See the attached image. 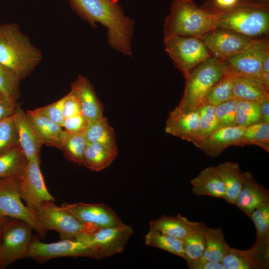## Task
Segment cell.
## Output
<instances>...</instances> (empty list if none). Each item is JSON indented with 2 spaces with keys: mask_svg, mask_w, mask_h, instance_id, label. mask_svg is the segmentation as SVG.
<instances>
[{
  "mask_svg": "<svg viewBox=\"0 0 269 269\" xmlns=\"http://www.w3.org/2000/svg\"><path fill=\"white\" fill-rule=\"evenodd\" d=\"M70 6L93 28L99 23L107 29L108 41L115 50L132 57L134 21L125 15L118 0H68Z\"/></svg>",
  "mask_w": 269,
  "mask_h": 269,
  "instance_id": "1",
  "label": "cell"
},
{
  "mask_svg": "<svg viewBox=\"0 0 269 269\" xmlns=\"http://www.w3.org/2000/svg\"><path fill=\"white\" fill-rule=\"evenodd\" d=\"M42 60L41 51L16 24L0 25V64L13 71L20 80L27 77Z\"/></svg>",
  "mask_w": 269,
  "mask_h": 269,
  "instance_id": "2",
  "label": "cell"
},
{
  "mask_svg": "<svg viewBox=\"0 0 269 269\" xmlns=\"http://www.w3.org/2000/svg\"><path fill=\"white\" fill-rule=\"evenodd\" d=\"M218 15L192 0H173L163 24L164 40L177 36L199 38L217 28Z\"/></svg>",
  "mask_w": 269,
  "mask_h": 269,
  "instance_id": "3",
  "label": "cell"
},
{
  "mask_svg": "<svg viewBox=\"0 0 269 269\" xmlns=\"http://www.w3.org/2000/svg\"><path fill=\"white\" fill-rule=\"evenodd\" d=\"M217 27L256 39L267 36L269 32V5L242 0L233 8L218 14Z\"/></svg>",
  "mask_w": 269,
  "mask_h": 269,
  "instance_id": "4",
  "label": "cell"
},
{
  "mask_svg": "<svg viewBox=\"0 0 269 269\" xmlns=\"http://www.w3.org/2000/svg\"><path fill=\"white\" fill-rule=\"evenodd\" d=\"M226 72L222 60L211 56L196 66L185 79L182 99L177 107L183 111L199 110L215 83Z\"/></svg>",
  "mask_w": 269,
  "mask_h": 269,
  "instance_id": "5",
  "label": "cell"
},
{
  "mask_svg": "<svg viewBox=\"0 0 269 269\" xmlns=\"http://www.w3.org/2000/svg\"><path fill=\"white\" fill-rule=\"evenodd\" d=\"M32 230L24 221L5 217L0 235V269L26 258L33 237Z\"/></svg>",
  "mask_w": 269,
  "mask_h": 269,
  "instance_id": "6",
  "label": "cell"
},
{
  "mask_svg": "<svg viewBox=\"0 0 269 269\" xmlns=\"http://www.w3.org/2000/svg\"><path fill=\"white\" fill-rule=\"evenodd\" d=\"M37 221L47 232L53 230L59 233L61 239H73L82 233H90L98 228L94 225L83 224L54 201L42 203L34 212Z\"/></svg>",
  "mask_w": 269,
  "mask_h": 269,
  "instance_id": "7",
  "label": "cell"
},
{
  "mask_svg": "<svg viewBox=\"0 0 269 269\" xmlns=\"http://www.w3.org/2000/svg\"><path fill=\"white\" fill-rule=\"evenodd\" d=\"M165 51L184 78L196 66L212 56L203 41L193 36H174L164 40Z\"/></svg>",
  "mask_w": 269,
  "mask_h": 269,
  "instance_id": "8",
  "label": "cell"
},
{
  "mask_svg": "<svg viewBox=\"0 0 269 269\" xmlns=\"http://www.w3.org/2000/svg\"><path fill=\"white\" fill-rule=\"evenodd\" d=\"M60 257H86L102 260L97 252L89 245L76 239H62L45 243L33 235L26 258L44 264L49 260Z\"/></svg>",
  "mask_w": 269,
  "mask_h": 269,
  "instance_id": "9",
  "label": "cell"
},
{
  "mask_svg": "<svg viewBox=\"0 0 269 269\" xmlns=\"http://www.w3.org/2000/svg\"><path fill=\"white\" fill-rule=\"evenodd\" d=\"M133 232L132 226L122 222L90 233H82L75 239L92 247L103 259L122 253Z\"/></svg>",
  "mask_w": 269,
  "mask_h": 269,
  "instance_id": "10",
  "label": "cell"
},
{
  "mask_svg": "<svg viewBox=\"0 0 269 269\" xmlns=\"http://www.w3.org/2000/svg\"><path fill=\"white\" fill-rule=\"evenodd\" d=\"M22 177L0 178V217L21 220L29 224L42 237L46 232L33 213L22 202L19 186Z\"/></svg>",
  "mask_w": 269,
  "mask_h": 269,
  "instance_id": "11",
  "label": "cell"
},
{
  "mask_svg": "<svg viewBox=\"0 0 269 269\" xmlns=\"http://www.w3.org/2000/svg\"><path fill=\"white\" fill-rule=\"evenodd\" d=\"M199 38L211 55L221 60L256 47L263 39L250 38L224 28H217Z\"/></svg>",
  "mask_w": 269,
  "mask_h": 269,
  "instance_id": "12",
  "label": "cell"
},
{
  "mask_svg": "<svg viewBox=\"0 0 269 269\" xmlns=\"http://www.w3.org/2000/svg\"><path fill=\"white\" fill-rule=\"evenodd\" d=\"M40 159L28 161L19 186V195L27 207L33 213L43 203L55 201L44 182L40 168Z\"/></svg>",
  "mask_w": 269,
  "mask_h": 269,
  "instance_id": "13",
  "label": "cell"
},
{
  "mask_svg": "<svg viewBox=\"0 0 269 269\" xmlns=\"http://www.w3.org/2000/svg\"><path fill=\"white\" fill-rule=\"evenodd\" d=\"M61 206L81 223L91 224L98 228L112 227L122 223L116 212L103 203H64Z\"/></svg>",
  "mask_w": 269,
  "mask_h": 269,
  "instance_id": "14",
  "label": "cell"
},
{
  "mask_svg": "<svg viewBox=\"0 0 269 269\" xmlns=\"http://www.w3.org/2000/svg\"><path fill=\"white\" fill-rule=\"evenodd\" d=\"M244 128L237 125L220 127L195 145L206 155L217 156L231 145L243 146Z\"/></svg>",
  "mask_w": 269,
  "mask_h": 269,
  "instance_id": "15",
  "label": "cell"
},
{
  "mask_svg": "<svg viewBox=\"0 0 269 269\" xmlns=\"http://www.w3.org/2000/svg\"><path fill=\"white\" fill-rule=\"evenodd\" d=\"M17 128L19 144L28 160L39 158L43 143L26 112L17 104L13 113Z\"/></svg>",
  "mask_w": 269,
  "mask_h": 269,
  "instance_id": "16",
  "label": "cell"
},
{
  "mask_svg": "<svg viewBox=\"0 0 269 269\" xmlns=\"http://www.w3.org/2000/svg\"><path fill=\"white\" fill-rule=\"evenodd\" d=\"M267 41L263 40L253 48L222 60L226 72L234 75L253 77L262 81L260 52Z\"/></svg>",
  "mask_w": 269,
  "mask_h": 269,
  "instance_id": "17",
  "label": "cell"
},
{
  "mask_svg": "<svg viewBox=\"0 0 269 269\" xmlns=\"http://www.w3.org/2000/svg\"><path fill=\"white\" fill-rule=\"evenodd\" d=\"M199 119L198 110L183 111L176 107L169 114L165 131L193 143L198 131Z\"/></svg>",
  "mask_w": 269,
  "mask_h": 269,
  "instance_id": "18",
  "label": "cell"
},
{
  "mask_svg": "<svg viewBox=\"0 0 269 269\" xmlns=\"http://www.w3.org/2000/svg\"><path fill=\"white\" fill-rule=\"evenodd\" d=\"M269 202V191L258 183L252 173L244 172V183L234 205L250 217L260 205Z\"/></svg>",
  "mask_w": 269,
  "mask_h": 269,
  "instance_id": "19",
  "label": "cell"
},
{
  "mask_svg": "<svg viewBox=\"0 0 269 269\" xmlns=\"http://www.w3.org/2000/svg\"><path fill=\"white\" fill-rule=\"evenodd\" d=\"M71 87L78 98L82 115L90 122L103 117V105L87 78L79 75Z\"/></svg>",
  "mask_w": 269,
  "mask_h": 269,
  "instance_id": "20",
  "label": "cell"
},
{
  "mask_svg": "<svg viewBox=\"0 0 269 269\" xmlns=\"http://www.w3.org/2000/svg\"><path fill=\"white\" fill-rule=\"evenodd\" d=\"M190 184L192 186V193L197 196H208L224 199L225 187L213 166L203 169L191 180Z\"/></svg>",
  "mask_w": 269,
  "mask_h": 269,
  "instance_id": "21",
  "label": "cell"
},
{
  "mask_svg": "<svg viewBox=\"0 0 269 269\" xmlns=\"http://www.w3.org/2000/svg\"><path fill=\"white\" fill-rule=\"evenodd\" d=\"M269 99V90L261 80L251 77L234 75L233 99L261 103Z\"/></svg>",
  "mask_w": 269,
  "mask_h": 269,
  "instance_id": "22",
  "label": "cell"
},
{
  "mask_svg": "<svg viewBox=\"0 0 269 269\" xmlns=\"http://www.w3.org/2000/svg\"><path fill=\"white\" fill-rule=\"evenodd\" d=\"M198 222L189 220L178 213L175 216L161 215L149 222V227L167 235L183 241Z\"/></svg>",
  "mask_w": 269,
  "mask_h": 269,
  "instance_id": "23",
  "label": "cell"
},
{
  "mask_svg": "<svg viewBox=\"0 0 269 269\" xmlns=\"http://www.w3.org/2000/svg\"><path fill=\"white\" fill-rule=\"evenodd\" d=\"M221 263L225 269L269 268V262L261 257L252 247L247 250H241L230 247Z\"/></svg>",
  "mask_w": 269,
  "mask_h": 269,
  "instance_id": "24",
  "label": "cell"
},
{
  "mask_svg": "<svg viewBox=\"0 0 269 269\" xmlns=\"http://www.w3.org/2000/svg\"><path fill=\"white\" fill-rule=\"evenodd\" d=\"M33 123L43 144L60 148L66 131L61 126L35 110L26 112Z\"/></svg>",
  "mask_w": 269,
  "mask_h": 269,
  "instance_id": "25",
  "label": "cell"
},
{
  "mask_svg": "<svg viewBox=\"0 0 269 269\" xmlns=\"http://www.w3.org/2000/svg\"><path fill=\"white\" fill-rule=\"evenodd\" d=\"M215 170L221 177L225 187L224 199L235 204L244 183V172L237 163L226 161L216 166Z\"/></svg>",
  "mask_w": 269,
  "mask_h": 269,
  "instance_id": "26",
  "label": "cell"
},
{
  "mask_svg": "<svg viewBox=\"0 0 269 269\" xmlns=\"http://www.w3.org/2000/svg\"><path fill=\"white\" fill-rule=\"evenodd\" d=\"M118 153L104 145L87 142L83 159V166L93 171H100L110 166Z\"/></svg>",
  "mask_w": 269,
  "mask_h": 269,
  "instance_id": "27",
  "label": "cell"
},
{
  "mask_svg": "<svg viewBox=\"0 0 269 269\" xmlns=\"http://www.w3.org/2000/svg\"><path fill=\"white\" fill-rule=\"evenodd\" d=\"M28 162L20 145L0 154V178L23 177Z\"/></svg>",
  "mask_w": 269,
  "mask_h": 269,
  "instance_id": "28",
  "label": "cell"
},
{
  "mask_svg": "<svg viewBox=\"0 0 269 269\" xmlns=\"http://www.w3.org/2000/svg\"><path fill=\"white\" fill-rule=\"evenodd\" d=\"M84 133L88 142L101 144L118 153L114 130L106 118L90 122Z\"/></svg>",
  "mask_w": 269,
  "mask_h": 269,
  "instance_id": "29",
  "label": "cell"
},
{
  "mask_svg": "<svg viewBox=\"0 0 269 269\" xmlns=\"http://www.w3.org/2000/svg\"><path fill=\"white\" fill-rule=\"evenodd\" d=\"M206 248L202 258L215 262L221 263L230 247L226 241L221 228H205Z\"/></svg>",
  "mask_w": 269,
  "mask_h": 269,
  "instance_id": "30",
  "label": "cell"
},
{
  "mask_svg": "<svg viewBox=\"0 0 269 269\" xmlns=\"http://www.w3.org/2000/svg\"><path fill=\"white\" fill-rule=\"evenodd\" d=\"M256 229V240L253 246L269 253V202L257 207L251 214Z\"/></svg>",
  "mask_w": 269,
  "mask_h": 269,
  "instance_id": "31",
  "label": "cell"
},
{
  "mask_svg": "<svg viewBox=\"0 0 269 269\" xmlns=\"http://www.w3.org/2000/svg\"><path fill=\"white\" fill-rule=\"evenodd\" d=\"M144 243L147 246L161 249L185 260L183 241L164 234L153 228L150 227L145 235Z\"/></svg>",
  "mask_w": 269,
  "mask_h": 269,
  "instance_id": "32",
  "label": "cell"
},
{
  "mask_svg": "<svg viewBox=\"0 0 269 269\" xmlns=\"http://www.w3.org/2000/svg\"><path fill=\"white\" fill-rule=\"evenodd\" d=\"M66 132L59 149L67 160L83 165V154L88 142L84 132Z\"/></svg>",
  "mask_w": 269,
  "mask_h": 269,
  "instance_id": "33",
  "label": "cell"
},
{
  "mask_svg": "<svg viewBox=\"0 0 269 269\" xmlns=\"http://www.w3.org/2000/svg\"><path fill=\"white\" fill-rule=\"evenodd\" d=\"M205 226L203 223L198 222L183 241L185 260L186 262L202 257L206 248Z\"/></svg>",
  "mask_w": 269,
  "mask_h": 269,
  "instance_id": "34",
  "label": "cell"
},
{
  "mask_svg": "<svg viewBox=\"0 0 269 269\" xmlns=\"http://www.w3.org/2000/svg\"><path fill=\"white\" fill-rule=\"evenodd\" d=\"M234 75L226 72L211 88L205 98V104L214 107L233 99Z\"/></svg>",
  "mask_w": 269,
  "mask_h": 269,
  "instance_id": "35",
  "label": "cell"
},
{
  "mask_svg": "<svg viewBox=\"0 0 269 269\" xmlns=\"http://www.w3.org/2000/svg\"><path fill=\"white\" fill-rule=\"evenodd\" d=\"M262 122L261 103L248 100H237L236 125L243 127Z\"/></svg>",
  "mask_w": 269,
  "mask_h": 269,
  "instance_id": "36",
  "label": "cell"
},
{
  "mask_svg": "<svg viewBox=\"0 0 269 269\" xmlns=\"http://www.w3.org/2000/svg\"><path fill=\"white\" fill-rule=\"evenodd\" d=\"M256 145L269 152V123L260 122L244 128L243 146Z\"/></svg>",
  "mask_w": 269,
  "mask_h": 269,
  "instance_id": "37",
  "label": "cell"
},
{
  "mask_svg": "<svg viewBox=\"0 0 269 269\" xmlns=\"http://www.w3.org/2000/svg\"><path fill=\"white\" fill-rule=\"evenodd\" d=\"M198 111L200 116L199 126L195 139L193 142L194 145L219 128L214 106L205 104Z\"/></svg>",
  "mask_w": 269,
  "mask_h": 269,
  "instance_id": "38",
  "label": "cell"
},
{
  "mask_svg": "<svg viewBox=\"0 0 269 269\" xmlns=\"http://www.w3.org/2000/svg\"><path fill=\"white\" fill-rule=\"evenodd\" d=\"M18 144V132L12 114L0 122V154Z\"/></svg>",
  "mask_w": 269,
  "mask_h": 269,
  "instance_id": "39",
  "label": "cell"
},
{
  "mask_svg": "<svg viewBox=\"0 0 269 269\" xmlns=\"http://www.w3.org/2000/svg\"><path fill=\"white\" fill-rule=\"evenodd\" d=\"M20 79L11 69L0 64V93L18 99Z\"/></svg>",
  "mask_w": 269,
  "mask_h": 269,
  "instance_id": "40",
  "label": "cell"
},
{
  "mask_svg": "<svg viewBox=\"0 0 269 269\" xmlns=\"http://www.w3.org/2000/svg\"><path fill=\"white\" fill-rule=\"evenodd\" d=\"M237 102L231 99L215 107L219 128L236 125Z\"/></svg>",
  "mask_w": 269,
  "mask_h": 269,
  "instance_id": "41",
  "label": "cell"
},
{
  "mask_svg": "<svg viewBox=\"0 0 269 269\" xmlns=\"http://www.w3.org/2000/svg\"><path fill=\"white\" fill-rule=\"evenodd\" d=\"M65 99V96L50 105L37 108L35 110L62 127L64 120L63 106Z\"/></svg>",
  "mask_w": 269,
  "mask_h": 269,
  "instance_id": "42",
  "label": "cell"
},
{
  "mask_svg": "<svg viewBox=\"0 0 269 269\" xmlns=\"http://www.w3.org/2000/svg\"><path fill=\"white\" fill-rule=\"evenodd\" d=\"M90 121L82 114L64 119L62 128L68 133L84 132Z\"/></svg>",
  "mask_w": 269,
  "mask_h": 269,
  "instance_id": "43",
  "label": "cell"
},
{
  "mask_svg": "<svg viewBox=\"0 0 269 269\" xmlns=\"http://www.w3.org/2000/svg\"><path fill=\"white\" fill-rule=\"evenodd\" d=\"M242 0H207L201 6L209 11L219 14L238 4Z\"/></svg>",
  "mask_w": 269,
  "mask_h": 269,
  "instance_id": "44",
  "label": "cell"
},
{
  "mask_svg": "<svg viewBox=\"0 0 269 269\" xmlns=\"http://www.w3.org/2000/svg\"><path fill=\"white\" fill-rule=\"evenodd\" d=\"M65 96L63 106L64 119L70 117L82 114L78 98L74 92L71 90Z\"/></svg>",
  "mask_w": 269,
  "mask_h": 269,
  "instance_id": "45",
  "label": "cell"
},
{
  "mask_svg": "<svg viewBox=\"0 0 269 269\" xmlns=\"http://www.w3.org/2000/svg\"><path fill=\"white\" fill-rule=\"evenodd\" d=\"M16 105V100L0 93V122L13 114Z\"/></svg>",
  "mask_w": 269,
  "mask_h": 269,
  "instance_id": "46",
  "label": "cell"
},
{
  "mask_svg": "<svg viewBox=\"0 0 269 269\" xmlns=\"http://www.w3.org/2000/svg\"><path fill=\"white\" fill-rule=\"evenodd\" d=\"M190 269H225L221 263H215L203 258L187 262Z\"/></svg>",
  "mask_w": 269,
  "mask_h": 269,
  "instance_id": "47",
  "label": "cell"
},
{
  "mask_svg": "<svg viewBox=\"0 0 269 269\" xmlns=\"http://www.w3.org/2000/svg\"><path fill=\"white\" fill-rule=\"evenodd\" d=\"M262 122L269 123V99L261 103Z\"/></svg>",
  "mask_w": 269,
  "mask_h": 269,
  "instance_id": "48",
  "label": "cell"
},
{
  "mask_svg": "<svg viewBox=\"0 0 269 269\" xmlns=\"http://www.w3.org/2000/svg\"><path fill=\"white\" fill-rule=\"evenodd\" d=\"M248 1L265 5H269V0H247Z\"/></svg>",
  "mask_w": 269,
  "mask_h": 269,
  "instance_id": "49",
  "label": "cell"
},
{
  "mask_svg": "<svg viewBox=\"0 0 269 269\" xmlns=\"http://www.w3.org/2000/svg\"><path fill=\"white\" fill-rule=\"evenodd\" d=\"M5 217L0 218V230H1V227L3 221L4 220Z\"/></svg>",
  "mask_w": 269,
  "mask_h": 269,
  "instance_id": "50",
  "label": "cell"
},
{
  "mask_svg": "<svg viewBox=\"0 0 269 269\" xmlns=\"http://www.w3.org/2000/svg\"><path fill=\"white\" fill-rule=\"evenodd\" d=\"M0 218H1V217H0Z\"/></svg>",
  "mask_w": 269,
  "mask_h": 269,
  "instance_id": "51",
  "label": "cell"
}]
</instances>
